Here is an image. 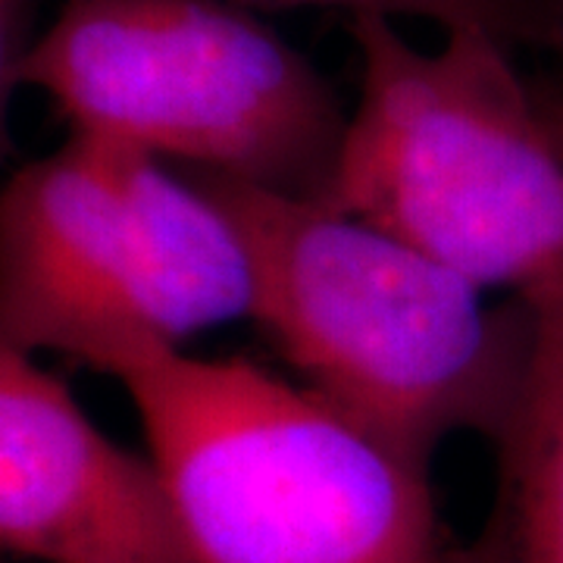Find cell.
Segmentation results:
<instances>
[{
    "label": "cell",
    "mask_w": 563,
    "mask_h": 563,
    "mask_svg": "<svg viewBox=\"0 0 563 563\" xmlns=\"http://www.w3.org/2000/svg\"><path fill=\"white\" fill-rule=\"evenodd\" d=\"M257 269L254 322L322 401L432 470L451 435H498L532 351V310L488 307L451 266L320 198L198 176Z\"/></svg>",
    "instance_id": "cell-1"
},
{
    "label": "cell",
    "mask_w": 563,
    "mask_h": 563,
    "mask_svg": "<svg viewBox=\"0 0 563 563\" xmlns=\"http://www.w3.org/2000/svg\"><path fill=\"white\" fill-rule=\"evenodd\" d=\"M117 379L195 563H444L429 473L317 391L185 351Z\"/></svg>",
    "instance_id": "cell-2"
},
{
    "label": "cell",
    "mask_w": 563,
    "mask_h": 563,
    "mask_svg": "<svg viewBox=\"0 0 563 563\" xmlns=\"http://www.w3.org/2000/svg\"><path fill=\"white\" fill-rule=\"evenodd\" d=\"M351 38L361 98L322 201L483 291L563 303V157L507 41L454 29L422 51L376 13L354 16Z\"/></svg>",
    "instance_id": "cell-3"
},
{
    "label": "cell",
    "mask_w": 563,
    "mask_h": 563,
    "mask_svg": "<svg viewBox=\"0 0 563 563\" xmlns=\"http://www.w3.org/2000/svg\"><path fill=\"white\" fill-rule=\"evenodd\" d=\"M247 239L201 181L69 132L0 181V339L120 376L254 320Z\"/></svg>",
    "instance_id": "cell-4"
},
{
    "label": "cell",
    "mask_w": 563,
    "mask_h": 563,
    "mask_svg": "<svg viewBox=\"0 0 563 563\" xmlns=\"http://www.w3.org/2000/svg\"><path fill=\"white\" fill-rule=\"evenodd\" d=\"M20 81L69 132L295 198H325L347 129L317 66L229 0H66Z\"/></svg>",
    "instance_id": "cell-5"
},
{
    "label": "cell",
    "mask_w": 563,
    "mask_h": 563,
    "mask_svg": "<svg viewBox=\"0 0 563 563\" xmlns=\"http://www.w3.org/2000/svg\"><path fill=\"white\" fill-rule=\"evenodd\" d=\"M0 551L38 563H195L151 461L107 439L0 339Z\"/></svg>",
    "instance_id": "cell-6"
},
{
    "label": "cell",
    "mask_w": 563,
    "mask_h": 563,
    "mask_svg": "<svg viewBox=\"0 0 563 563\" xmlns=\"http://www.w3.org/2000/svg\"><path fill=\"white\" fill-rule=\"evenodd\" d=\"M492 442V507L444 563H563V303L532 310L523 385Z\"/></svg>",
    "instance_id": "cell-7"
},
{
    "label": "cell",
    "mask_w": 563,
    "mask_h": 563,
    "mask_svg": "<svg viewBox=\"0 0 563 563\" xmlns=\"http://www.w3.org/2000/svg\"><path fill=\"white\" fill-rule=\"evenodd\" d=\"M244 10H288V7H344L354 16H420L454 29H483L495 38L510 41L544 25V0H229Z\"/></svg>",
    "instance_id": "cell-8"
},
{
    "label": "cell",
    "mask_w": 563,
    "mask_h": 563,
    "mask_svg": "<svg viewBox=\"0 0 563 563\" xmlns=\"http://www.w3.org/2000/svg\"><path fill=\"white\" fill-rule=\"evenodd\" d=\"M44 0H0V169L10 157V107L22 88V66L41 35Z\"/></svg>",
    "instance_id": "cell-9"
}]
</instances>
